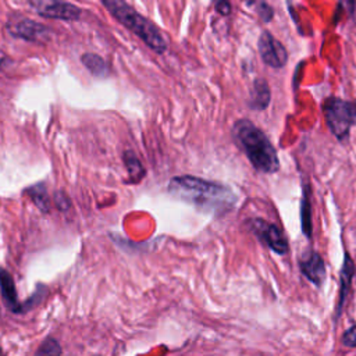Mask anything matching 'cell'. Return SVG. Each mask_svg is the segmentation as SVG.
<instances>
[{
  "label": "cell",
  "instance_id": "obj_9",
  "mask_svg": "<svg viewBox=\"0 0 356 356\" xmlns=\"http://www.w3.org/2000/svg\"><path fill=\"white\" fill-rule=\"evenodd\" d=\"M300 273L316 286H320L325 280V264L323 257L316 250L306 252L299 260Z\"/></svg>",
  "mask_w": 356,
  "mask_h": 356
},
{
  "label": "cell",
  "instance_id": "obj_5",
  "mask_svg": "<svg viewBox=\"0 0 356 356\" xmlns=\"http://www.w3.org/2000/svg\"><path fill=\"white\" fill-rule=\"evenodd\" d=\"M246 224L249 229L259 238V241L263 242L266 246H268L273 252L278 254L288 253L289 250L288 241L277 225L263 218H250L246 221Z\"/></svg>",
  "mask_w": 356,
  "mask_h": 356
},
{
  "label": "cell",
  "instance_id": "obj_13",
  "mask_svg": "<svg viewBox=\"0 0 356 356\" xmlns=\"http://www.w3.org/2000/svg\"><path fill=\"white\" fill-rule=\"evenodd\" d=\"M300 220H302V231H303L305 236L312 238V206H310V199H309V188H307L306 182H303Z\"/></svg>",
  "mask_w": 356,
  "mask_h": 356
},
{
  "label": "cell",
  "instance_id": "obj_11",
  "mask_svg": "<svg viewBox=\"0 0 356 356\" xmlns=\"http://www.w3.org/2000/svg\"><path fill=\"white\" fill-rule=\"evenodd\" d=\"M353 275H355V263L350 259V256L348 253H345L343 264H342V270H341L339 298H338V303H337V309H335V320H338L341 313H342V309L345 306V300H346V296H348V292H349Z\"/></svg>",
  "mask_w": 356,
  "mask_h": 356
},
{
  "label": "cell",
  "instance_id": "obj_18",
  "mask_svg": "<svg viewBox=\"0 0 356 356\" xmlns=\"http://www.w3.org/2000/svg\"><path fill=\"white\" fill-rule=\"evenodd\" d=\"M256 11H257V14H259V17L264 21V22H268L271 18H273V15H274V10H273V7L270 6V4H267L266 1H260V3H256Z\"/></svg>",
  "mask_w": 356,
  "mask_h": 356
},
{
  "label": "cell",
  "instance_id": "obj_8",
  "mask_svg": "<svg viewBox=\"0 0 356 356\" xmlns=\"http://www.w3.org/2000/svg\"><path fill=\"white\" fill-rule=\"evenodd\" d=\"M7 31L11 36L28 42H44L49 39L50 33L47 26L28 18H18L15 21H10L7 25Z\"/></svg>",
  "mask_w": 356,
  "mask_h": 356
},
{
  "label": "cell",
  "instance_id": "obj_1",
  "mask_svg": "<svg viewBox=\"0 0 356 356\" xmlns=\"http://www.w3.org/2000/svg\"><path fill=\"white\" fill-rule=\"evenodd\" d=\"M168 191L184 202L218 214L231 210L236 200L228 186L193 175L174 177L168 182Z\"/></svg>",
  "mask_w": 356,
  "mask_h": 356
},
{
  "label": "cell",
  "instance_id": "obj_3",
  "mask_svg": "<svg viewBox=\"0 0 356 356\" xmlns=\"http://www.w3.org/2000/svg\"><path fill=\"white\" fill-rule=\"evenodd\" d=\"M102 4L108 13L127 29L139 36L146 46L161 54L167 49V42L160 29L147 18L140 15L135 8L121 0H103Z\"/></svg>",
  "mask_w": 356,
  "mask_h": 356
},
{
  "label": "cell",
  "instance_id": "obj_10",
  "mask_svg": "<svg viewBox=\"0 0 356 356\" xmlns=\"http://www.w3.org/2000/svg\"><path fill=\"white\" fill-rule=\"evenodd\" d=\"M0 291H1V296L4 299V303L10 312L24 313L29 309L26 303H21L18 300L14 280H13L11 274L4 268H0Z\"/></svg>",
  "mask_w": 356,
  "mask_h": 356
},
{
  "label": "cell",
  "instance_id": "obj_20",
  "mask_svg": "<svg viewBox=\"0 0 356 356\" xmlns=\"http://www.w3.org/2000/svg\"><path fill=\"white\" fill-rule=\"evenodd\" d=\"M216 10L221 15H229L231 14V4L228 1H218V3H216Z\"/></svg>",
  "mask_w": 356,
  "mask_h": 356
},
{
  "label": "cell",
  "instance_id": "obj_17",
  "mask_svg": "<svg viewBox=\"0 0 356 356\" xmlns=\"http://www.w3.org/2000/svg\"><path fill=\"white\" fill-rule=\"evenodd\" d=\"M38 356H60L61 355V346L54 338H46L36 352Z\"/></svg>",
  "mask_w": 356,
  "mask_h": 356
},
{
  "label": "cell",
  "instance_id": "obj_6",
  "mask_svg": "<svg viewBox=\"0 0 356 356\" xmlns=\"http://www.w3.org/2000/svg\"><path fill=\"white\" fill-rule=\"evenodd\" d=\"M29 6L35 8L40 17L50 19L75 21L82 14V10L78 6L58 0H33L29 1Z\"/></svg>",
  "mask_w": 356,
  "mask_h": 356
},
{
  "label": "cell",
  "instance_id": "obj_7",
  "mask_svg": "<svg viewBox=\"0 0 356 356\" xmlns=\"http://www.w3.org/2000/svg\"><path fill=\"white\" fill-rule=\"evenodd\" d=\"M259 53L263 63L271 68H282L288 61L285 46L268 31H263L259 38Z\"/></svg>",
  "mask_w": 356,
  "mask_h": 356
},
{
  "label": "cell",
  "instance_id": "obj_12",
  "mask_svg": "<svg viewBox=\"0 0 356 356\" xmlns=\"http://www.w3.org/2000/svg\"><path fill=\"white\" fill-rule=\"evenodd\" d=\"M270 99H271V92H270L268 83L263 78H256L250 89L249 106L254 110L261 111L267 108V106L270 104Z\"/></svg>",
  "mask_w": 356,
  "mask_h": 356
},
{
  "label": "cell",
  "instance_id": "obj_4",
  "mask_svg": "<svg viewBox=\"0 0 356 356\" xmlns=\"http://www.w3.org/2000/svg\"><path fill=\"white\" fill-rule=\"evenodd\" d=\"M323 113L331 134L341 142L346 140L350 128L356 124V102L328 97L323 103Z\"/></svg>",
  "mask_w": 356,
  "mask_h": 356
},
{
  "label": "cell",
  "instance_id": "obj_21",
  "mask_svg": "<svg viewBox=\"0 0 356 356\" xmlns=\"http://www.w3.org/2000/svg\"><path fill=\"white\" fill-rule=\"evenodd\" d=\"M0 356H4V352H3V349H1V346H0Z\"/></svg>",
  "mask_w": 356,
  "mask_h": 356
},
{
  "label": "cell",
  "instance_id": "obj_16",
  "mask_svg": "<svg viewBox=\"0 0 356 356\" xmlns=\"http://www.w3.org/2000/svg\"><path fill=\"white\" fill-rule=\"evenodd\" d=\"M26 193L33 200V203L42 210L43 213H47L50 210V199L46 191V186L43 184H36L33 186H29L26 189Z\"/></svg>",
  "mask_w": 356,
  "mask_h": 356
},
{
  "label": "cell",
  "instance_id": "obj_15",
  "mask_svg": "<svg viewBox=\"0 0 356 356\" xmlns=\"http://www.w3.org/2000/svg\"><path fill=\"white\" fill-rule=\"evenodd\" d=\"M82 64L89 70V72L95 76H104L107 74V64L99 54L85 53L81 57Z\"/></svg>",
  "mask_w": 356,
  "mask_h": 356
},
{
  "label": "cell",
  "instance_id": "obj_14",
  "mask_svg": "<svg viewBox=\"0 0 356 356\" xmlns=\"http://www.w3.org/2000/svg\"><path fill=\"white\" fill-rule=\"evenodd\" d=\"M124 163H125V167L128 171L129 182H138L143 178L145 168L134 152L128 150L124 153Z\"/></svg>",
  "mask_w": 356,
  "mask_h": 356
},
{
  "label": "cell",
  "instance_id": "obj_19",
  "mask_svg": "<svg viewBox=\"0 0 356 356\" xmlns=\"http://www.w3.org/2000/svg\"><path fill=\"white\" fill-rule=\"evenodd\" d=\"M342 343H343L346 348H356V324L352 325L350 328H348V330L343 332Z\"/></svg>",
  "mask_w": 356,
  "mask_h": 356
},
{
  "label": "cell",
  "instance_id": "obj_2",
  "mask_svg": "<svg viewBox=\"0 0 356 356\" xmlns=\"http://www.w3.org/2000/svg\"><path fill=\"white\" fill-rule=\"evenodd\" d=\"M232 135L254 170L271 174L280 168L277 150L266 134L249 120H239L232 128Z\"/></svg>",
  "mask_w": 356,
  "mask_h": 356
}]
</instances>
